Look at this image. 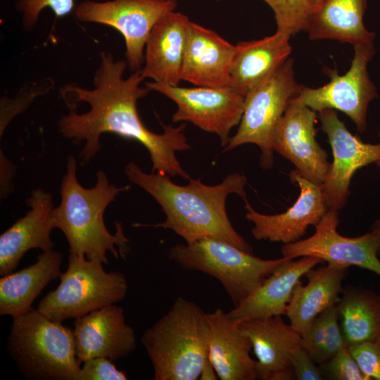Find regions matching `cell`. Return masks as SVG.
<instances>
[{
    "mask_svg": "<svg viewBox=\"0 0 380 380\" xmlns=\"http://www.w3.org/2000/svg\"><path fill=\"white\" fill-rule=\"evenodd\" d=\"M127 66L125 61L115 60L111 53L103 51L94 75L93 89L75 83L62 87L61 95L70 111L58 121L59 133L76 145L84 141L80 153L83 163H89L99 151L101 136L112 133L143 145L149 153L152 172L189 180L191 177L175 153L191 148L184 132L186 124L176 127L162 124V134L148 129L139 118L137 102L149 90L140 86L144 80L141 70L124 78Z\"/></svg>",
    "mask_w": 380,
    "mask_h": 380,
    "instance_id": "6da1fadb",
    "label": "cell"
},
{
    "mask_svg": "<svg viewBox=\"0 0 380 380\" xmlns=\"http://www.w3.org/2000/svg\"><path fill=\"white\" fill-rule=\"evenodd\" d=\"M125 174L132 184L149 194L165 215L162 222L132 226L169 229L187 244L205 238L217 239L253 253L252 246L233 227L225 207L230 194H236L244 202L248 201L244 175L233 172L213 186L190 178L187 184L180 186L173 183L167 175L144 172L134 162L127 164Z\"/></svg>",
    "mask_w": 380,
    "mask_h": 380,
    "instance_id": "7a4b0ae2",
    "label": "cell"
},
{
    "mask_svg": "<svg viewBox=\"0 0 380 380\" xmlns=\"http://www.w3.org/2000/svg\"><path fill=\"white\" fill-rule=\"evenodd\" d=\"M131 186L118 187L110 183L103 170L96 172V182L84 188L77 177V161L69 156L61 188V203L54 208L53 222L65 235L69 254L108 264V251L116 258L127 253L129 240L122 222L116 221V232L110 234L104 222V213L118 194Z\"/></svg>",
    "mask_w": 380,
    "mask_h": 380,
    "instance_id": "3957f363",
    "label": "cell"
},
{
    "mask_svg": "<svg viewBox=\"0 0 380 380\" xmlns=\"http://www.w3.org/2000/svg\"><path fill=\"white\" fill-rule=\"evenodd\" d=\"M207 313L196 303L176 298L170 310L142 334L154 380H196L208 355Z\"/></svg>",
    "mask_w": 380,
    "mask_h": 380,
    "instance_id": "277c9868",
    "label": "cell"
},
{
    "mask_svg": "<svg viewBox=\"0 0 380 380\" xmlns=\"http://www.w3.org/2000/svg\"><path fill=\"white\" fill-rule=\"evenodd\" d=\"M6 347L28 379L78 380L74 331L37 308L13 318Z\"/></svg>",
    "mask_w": 380,
    "mask_h": 380,
    "instance_id": "5b68a950",
    "label": "cell"
},
{
    "mask_svg": "<svg viewBox=\"0 0 380 380\" xmlns=\"http://www.w3.org/2000/svg\"><path fill=\"white\" fill-rule=\"evenodd\" d=\"M169 258L186 269L217 279L234 307L253 293L277 267L292 259L284 256L262 259L213 238L175 245L170 249Z\"/></svg>",
    "mask_w": 380,
    "mask_h": 380,
    "instance_id": "8992f818",
    "label": "cell"
},
{
    "mask_svg": "<svg viewBox=\"0 0 380 380\" xmlns=\"http://www.w3.org/2000/svg\"><path fill=\"white\" fill-rule=\"evenodd\" d=\"M103 264L69 254L60 284L42 298L37 309L51 320L62 322L122 300L128 289L125 276L106 272Z\"/></svg>",
    "mask_w": 380,
    "mask_h": 380,
    "instance_id": "52a82bcc",
    "label": "cell"
},
{
    "mask_svg": "<svg viewBox=\"0 0 380 380\" xmlns=\"http://www.w3.org/2000/svg\"><path fill=\"white\" fill-rule=\"evenodd\" d=\"M295 78L293 63L289 58L270 77L245 96L244 109L236 133L224 151L245 144L260 148V166L270 169L274 163L273 135L290 101L303 88Z\"/></svg>",
    "mask_w": 380,
    "mask_h": 380,
    "instance_id": "ba28073f",
    "label": "cell"
},
{
    "mask_svg": "<svg viewBox=\"0 0 380 380\" xmlns=\"http://www.w3.org/2000/svg\"><path fill=\"white\" fill-rule=\"evenodd\" d=\"M354 55L349 70L341 75L334 69L325 68L330 80L317 88L303 87L293 100L318 113L332 109L344 113L355 123L359 132L367 127L369 103L378 98L371 81L367 65L375 53L373 43L353 46Z\"/></svg>",
    "mask_w": 380,
    "mask_h": 380,
    "instance_id": "9c48e42d",
    "label": "cell"
},
{
    "mask_svg": "<svg viewBox=\"0 0 380 380\" xmlns=\"http://www.w3.org/2000/svg\"><path fill=\"white\" fill-rule=\"evenodd\" d=\"M174 0H111L80 2L75 8L77 20L110 26L124 37L127 66L139 70L152 29L167 13L175 11Z\"/></svg>",
    "mask_w": 380,
    "mask_h": 380,
    "instance_id": "30bf717a",
    "label": "cell"
},
{
    "mask_svg": "<svg viewBox=\"0 0 380 380\" xmlns=\"http://www.w3.org/2000/svg\"><path fill=\"white\" fill-rule=\"evenodd\" d=\"M145 87L175 103L177 110L172 118L174 122H190L215 134L222 146H227L232 129L241 122L245 96L232 86L182 87L153 81L146 82Z\"/></svg>",
    "mask_w": 380,
    "mask_h": 380,
    "instance_id": "8fae6325",
    "label": "cell"
},
{
    "mask_svg": "<svg viewBox=\"0 0 380 380\" xmlns=\"http://www.w3.org/2000/svg\"><path fill=\"white\" fill-rule=\"evenodd\" d=\"M318 117L333 153V162L322 184L323 191L329 209L338 211L348 201L355 172L380 160V143L363 142L348 131L334 110L319 111Z\"/></svg>",
    "mask_w": 380,
    "mask_h": 380,
    "instance_id": "7c38bea8",
    "label": "cell"
},
{
    "mask_svg": "<svg viewBox=\"0 0 380 380\" xmlns=\"http://www.w3.org/2000/svg\"><path fill=\"white\" fill-rule=\"evenodd\" d=\"M338 211L329 209L309 238L284 244L282 256L292 259L312 256L327 264L348 267L357 266L380 276V260L374 236L368 232L356 237H347L337 232Z\"/></svg>",
    "mask_w": 380,
    "mask_h": 380,
    "instance_id": "4fadbf2b",
    "label": "cell"
},
{
    "mask_svg": "<svg viewBox=\"0 0 380 380\" xmlns=\"http://www.w3.org/2000/svg\"><path fill=\"white\" fill-rule=\"evenodd\" d=\"M317 117V112L292 99L276 126L272 146L303 177L322 184L330 164L327 152L316 140Z\"/></svg>",
    "mask_w": 380,
    "mask_h": 380,
    "instance_id": "5bb4252c",
    "label": "cell"
},
{
    "mask_svg": "<svg viewBox=\"0 0 380 380\" xmlns=\"http://www.w3.org/2000/svg\"><path fill=\"white\" fill-rule=\"evenodd\" d=\"M291 180L300 187V195L294 204L280 214L266 215L255 211L245 202L246 218L253 223L251 233L256 240L296 242L310 225L315 226L329 210L322 184L303 177L296 170L290 173Z\"/></svg>",
    "mask_w": 380,
    "mask_h": 380,
    "instance_id": "9a60e30c",
    "label": "cell"
},
{
    "mask_svg": "<svg viewBox=\"0 0 380 380\" xmlns=\"http://www.w3.org/2000/svg\"><path fill=\"white\" fill-rule=\"evenodd\" d=\"M74 327L76 355L82 363L100 357L117 360L136 348L135 331L115 303L75 318Z\"/></svg>",
    "mask_w": 380,
    "mask_h": 380,
    "instance_id": "2e32d148",
    "label": "cell"
},
{
    "mask_svg": "<svg viewBox=\"0 0 380 380\" xmlns=\"http://www.w3.org/2000/svg\"><path fill=\"white\" fill-rule=\"evenodd\" d=\"M26 204L29 210L0 236L1 277L13 272L29 250L46 251L54 248L51 239L55 208L51 194L42 188L33 189Z\"/></svg>",
    "mask_w": 380,
    "mask_h": 380,
    "instance_id": "e0dca14e",
    "label": "cell"
},
{
    "mask_svg": "<svg viewBox=\"0 0 380 380\" xmlns=\"http://www.w3.org/2000/svg\"><path fill=\"white\" fill-rule=\"evenodd\" d=\"M239 325L251 342L257 357L258 379H296L291 357L301 344V334L285 323L281 315L251 319Z\"/></svg>",
    "mask_w": 380,
    "mask_h": 380,
    "instance_id": "ac0fdd59",
    "label": "cell"
},
{
    "mask_svg": "<svg viewBox=\"0 0 380 380\" xmlns=\"http://www.w3.org/2000/svg\"><path fill=\"white\" fill-rule=\"evenodd\" d=\"M236 46L213 30L189 21L182 80L196 86H231L229 67Z\"/></svg>",
    "mask_w": 380,
    "mask_h": 380,
    "instance_id": "d6986e66",
    "label": "cell"
},
{
    "mask_svg": "<svg viewBox=\"0 0 380 380\" xmlns=\"http://www.w3.org/2000/svg\"><path fill=\"white\" fill-rule=\"evenodd\" d=\"M189 18L171 11L161 18L152 29L146 44L144 78L178 86L186 42Z\"/></svg>",
    "mask_w": 380,
    "mask_h": 380,
    "instance_id": "ffe728a7",
    "label": "cell"
},
{
    "mask_svg": "<svg viewBox=\"0 0 380 380\" xmlns=\"http://www.w3.org/2000/svg\"><path fill=\"white\" fill-rule=\"evenodd\" d=\"M210 332L208 357L221 380L258 379L256 360L250 352L252 344L239 324L221 308L207 313Z\"/></svg>",
    "mask_w": 380,
    "mask_h": 380,
    "instance_id": "44dd1931",
    "label": "cell"
},
{
    "mask_svg": "<svg viewBox=\"0 0 380 380\" xmlns=\"http://www.w3.org/2000/svg\"><path fill=\"white\" fill-rule=\"evenodd\" d=\"M324 261L315 257L289 259L271 274L241 304L228 312L235 323L274 315H286L288 303L301 277Z\"/></svg>",
    "mask_w": 380,
    "mask_h": 380,
    "instance_id": "7402d4cb",
    "label": "cell"
},
{
    "mask_svg": "<svg viewBox=\"0 0 380 380\" xmlns=\"http://www.w3.org/2000/svg\"><path fill=\"white\" fill-rule=\"evenodd\" d=\"M290 38L277 30L260 39L237 43L229 67L231 86L246 96L289 59Z\"/></svg>",
    "mask_w": 380,
    "mask_h": 380,
    "instance_id": "603a6c76",
    "label": "cell"
},
{
    "mask_svg": "<svg viewBox=\"0 0 380 380\" xmlns=\"http://www.w3.org/2000/svg\"><path fill=\"white\" fill-rule=\"evenodd\" d=\"M347 268L332 264L313 267L305 274L307 284L300 280L296 284L286 315L298 333L302 334L319 314L338 303Z\"/></svg>",
    "mask_w": 380,
    "mask_h": 380,
    "instance_id": "cb8c5ba5",
    "label": "cell"
},
{
    "mask_svg": "<svg viewBox=\"0 0 380 380\" xmlns=\"http://www.w3.org/2000/svg\"><path fill=\"white\" fill-rule=\"evenodd\" d=\"M62 254L51 249L42 251L37 261L0 279V315L13 318L32 308L42 290L61 274Z\"/></svg>",
    "mask_w": 380,
    "mask_h": 380,
    "instance_id": "d4e9b609",
    "label": "cell"
},
{
    "mask_svg": "<svg viewBox=\"0 0 380 380\" xmlns=\"http://www.w3.org/2000/svg\"><path fill=\"white\" fill-rule=\"evenodd\" d=\"M367 0H322L310 19L305 32L310 40L332 39L353 46L373 43L363 20Z\"/></svg>",
    "mask_w": 380,
    "mask_h": 380,
    "instance_id": "484cf974",
    "label": "cell"
},
{
    "mask_svg": "<svg viewBox=\"0 0 380 380\" xmlns=\"http://www.w3.org/2000/svg\"><path fill=\"white\" fill-rule=\"evenodd\" d=\"M346 345L380 341V296L359 287L343 290L336 304Z\"/></svg>",
    "mask_w": 380,
    "mask_h": 380,
    "instance_id": "4316f807",
    "label": "cell"
},
{
    "mask_svg": "<svg viewBox=\"0 0 380 380\" xmlns=\"http://www.w3.org/2000/svg\"><path fill=\"white\" fill-rule=\"evenodd\" d=\"M302 346L319 365L329 361L346 346L342 335L336 305L319 314L301 334Z\"/></svg>",
    "mask_w": 380,
    "mask_h": 380,
    "instance_id": "83f0119b",
    "label": "cell"
},
{
    "mask_svg": "<svg viewBox=\"0 0 380 380\" xmlns=\"http://www.w3.org/2000/svg\"><path fill=\"white\" fill-rule=\"evenodd\" d=\"M274 12L278 31L291 37L305 31L322 0H262Z\"/></svg>",
    "mask_w": 380,
    "mask_h": 380,
    "instance_id": "f1b7e54d",
    "label": "cell"
},
{
    "mask_svg": "<svg viewBox=\"0 0 380 380\" xmlns=\"http://www.w3.org/2000/svg\"><path fill=\"white\" fill-rule=\"evenodd\" d=\"M54 86L51 77L25 84L14 98L3 97L0 101V137L11 121L24 112L37 98L46 94Z\"/></svg>",
    "mask_w": 380,
    "mask_h": 380,
    "instance_id": "f546056e",
    "label": "cell"
},
{
    "mask_svg": "<svg viewBox=\"0 0 380 380\" xmlns=\"http://www.w3.org/2000/svg\"><path fill=\"white\" fill-rule=\"evenodd\" d=\"M50 8L56 18L64 17L75 10V0H18L16 8L22 13L23 25L32 30L38 20L40 13Z\"/></svg>",
    "mask_w": 380,
    "mask_h": 380,
    "instance_id": "4dcf8cb0",
    "label": "cell"
},
{
    "mask_svg": "<svg viewBox=\"0 0 380 380\" xmlns=\"http://www.w3.org/2000/svg\"><path fill=\"white\" fill-rule=\"evenodd\" d=\"M319 366L324 379L368 380L347 346L341 348L329 361Z\"/></svg>",
    "mask_w": 380,
    "mask_h": 380,
    "instance_id": "1f68e13d",
    "label": "cell"
},
{
    "mask_svg": "<svg viewBox=\"0 0 380 380\" xmlns=\"http://www.w3.org/2000/svg\"><path fill=\"white\" fill-rule=\"evenodd\" d=\"M348 348L368 380H380V341H365Z\"/></svg>",
    "mask_w": 380,
    "mask_h": 380,
    "instance_id": "d6a6232c",
    "label": "cell"
},
{
    "mask_svg": "<svg viewBox=\"0 0 380 380\" xmlns=\"http://www.w3.org/2000/svg\"><path fill=\"white\" fill-rule=\"evenodd\" d=\"M127 374L106 357H93L82 362L78 380H126Z\"/></svg>",
    "mask_w": 380,
    "mask_h": 380,
    "instance_id": "836d02e7",
    "label": "cell"
},
{
    "mask_svg": "<svg viewBox=\"0 0 380 380\" xmlns=\"http://www.w3.org/2000/svg\"><path fill=\"white\" fill-rule=\"evenodd\" d=\"M291 362L295 378L298 380H322L319 366L300 344L292 353Z\"/></svg>",
    "mask_w": 380,
    "mask_h": 380,
    "instance_id": "e575fe53",
    "label": "cell"
},
{
    "mask_svg": "<svg viewBox=\"0 0 380 380\" xmlns=\"http://www.w3.org/2000/svg\"><path fill=\"white\" fill-rule=\"evenodd\" d=\"M15 166L0 151V196L1 199L6 198L13 190L12 183L15 175Z\"/></svg>",
    "mask_w": 380,
    "mask_h": 380,
    "instance_id": "d590c367",
    "label": "cell"
},
{
    "mask_svg": "<svg viewBox=\"0 0 380 380\" xmlns=\"http://www.w3.org/2000/svg\"><path fill=\"white\" fill-rule=\"evenodd\" d=\"M199 379L201 380H216L218 379V376L216 374L213 365H212L209 359L208 355L207 356L203 364Z\"/></svg>",
    "mask_w": 380,
    "mask_h": 380,
    "instance_id": "8d00e7d4",
    "label": "cell"
},
{
    "mask_svg": "<svg viewBox=\"0 0 380 380\" xmlns=\"http://www.w3.org/2000/svg\"><path fill=\"white\" fill-rule=\"evenodd\" d=\"M369 232L372 234L375 239L377 246V255H380V215L374 222Z\"/></svg>",
    "mask_w": 380,
    "mask_h": 380,
    "instance_id": "74e56055",
    "label": "cell"
},
{
    "mask_svg": "<svg viewBox=\"0 0 380 380\" xmlns=\"http://www.w3.org/2000/svg\"><path fill=\"white\" fill-rule=\"evenodd\" d=\"M379 138H380V132L379 133ZM378 167L380 169V160H379L378 162H376L375 163Z\"/></svg>",
    "mask_w": 380,
    "mask_h": 380,
    "instance_id": "f35d334b",
    "label": "cell"
},
{
    "mask_svg": "<svg viewBox=\"0 0 380 380\" xmlns=\"http://www.w3.org/2000/svg\"><path fill=\"white\" fill-rule=\"evenodd\" d=\"M174 1H176V0H174ZM216 1H221V0H216Z\"/></svg>",
    "mask_w": 380,
    "mask_h": 380,
    "instance_id": "ab89813d",
    "label": "cell"
}]
</instances>
